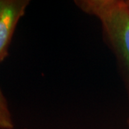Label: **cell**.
<instances>
[{
    "label": "cell",
    "instance_id": "cell-3",
    "mask_svg": "<svg viewBox=\"0 0 129 129\" xmlns=\"http://www.w3.org/2000/svg\"><path fill=\"white\" fill-rule=\"evenodd\" d=\"M14 127L7 99L0 88V129H14Z\"/></svg>",
    "mask_w": 129,
    "mask_h": 129
},
{
    "label": "cell",
    "instance_id": "cell-1",
    "mask_svg": "<svg viewBox=\"0 0 129 129\" xmlns=\"http://www.w3.org/2000/svg\"><path fill=\"white\" fill-rule=\"evenodd\" d=\"M75 4L100 20L120 63L129 98V7L122 0H80Z\"/></svg>",
    "mask_w": 129,
    "mask_h": 129
},
{
    "label": "cell",
    "instance_id": "cell-2",
    "mask_svg": "<svg viewBox=\"0 0 129 129\" xmlns=\"http://www.w3.org/2000/svg\"><path fill=\"white\" fill-rule=\"evenodd\" d=\"M29 4L28 0H5L0 13V62L8 55L16 26Z\"/></svg>",
    "mask_w": 129,
    "mask_h": 129
},
{
    "label": "cell",
    "instance_id": "cell-4",
    "mask_svg": "<svg viewBox=\"0 0 129 129\" xmlns=\"http://www.w3.org/2000/svg\"><path fill=\"white\" fill-rule=\"evenodd\" d=\"M5 0H0V13H1V12L2 10V8H3V7L5 5Z\"/></svg>",
    "mask_w": 129,
    "mask_h": 129
},
{
    "label": "cell",
    "instance_id": "cell-5",
    "mask_svg": "<svg viewBox=\"0 0 129 129\" xmlns=\"http://www.w3.org/2000/svg\"><path fill=\"white\" fill-rule=\"evenodd\" d=\"M125 2L126 5L129 7V0H125Z\"/></svg>",
    "mask_w": 129,
    "mask_h": 129
}]
</instances>
